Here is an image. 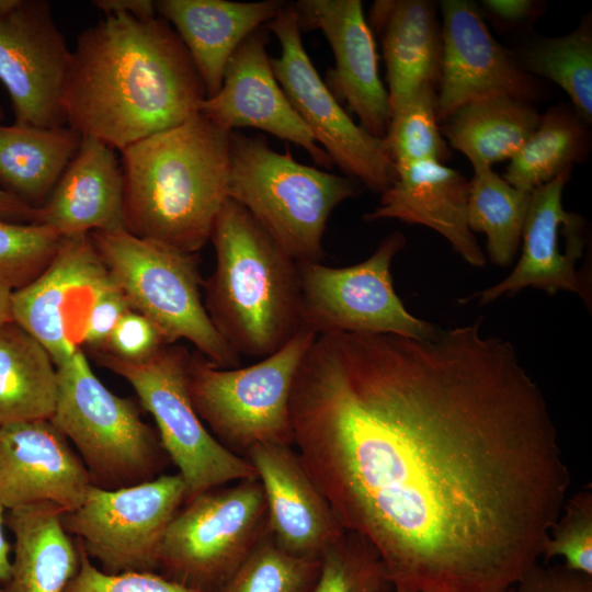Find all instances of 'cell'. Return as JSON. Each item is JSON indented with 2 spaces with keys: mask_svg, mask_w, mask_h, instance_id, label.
<instances>
[{
  "mask_svg": "<svg viewBox=\"0 0 592 592\" xmlns=\"http://www.w3.org/2000/svg\"><path fill=\"white\" fill-rule=\"evenodd\" d=\"M590 125L572 105L559 103L540 115L534 133L509 160L502 175L516 189L533 192L589 156Z\"/></svg>",
  "mask_w": 592,
  "mask_h": 592,
  "instance_id": "obj_30",
  "label": "cell"
},
{
  "mask_svg": "<svg viewBox=\"0 0 592 592\" xmlns=\"http://www.w3.org/2000/svg\"><path fill=\"white\" fill-rule=\"evenodd\" d=\"M64 510L49 502L8 510L14 535L11 574L4 592H64L80 567V553L66 532Z\"/></svg>",
  "mask_w": 592,
  "mask_h": 592,
  "instance_id": "obj_26",
  "label": "cell"
},
{
  "mask_svg": "<svg viewBox=\"0 0 592 592\" xmlns=\"http://www.w3.org/2000/svg\"><path fill=\"white\" fill-rule=\"evenodd\" d=\"M132 308L121 288L115 284L96 300L88 322L83 346L100 350L122 317Z\"/></svg>",
  "mask_w": 592,
  "mask_h": 592,
  "instance_id": "obj_41",
  "label": "cell"
},
{
  "mask_svg": "<svg viewBox=\"0 0 592 592\" xmlns=\"http://www.w3.org/2000/svg\"><path fill=\"white\" fill-rule=\"evenodd\" d=\"M263 27L282 47L281 56L271 58L274 76L317 144L345 177L373 192L388 190L397 171L384 139L356 124L322 81L303 44L292 2Z\"/></svg>",
  "mask_w": 592,
  "mask_h": 592,
  "instance_id": "obj_13",
  "label": "cell"
},
{
  "mask_svg": "<svg viewBox=\"0 0 592 592\" xmlns=\"http://www.w3.org/2000/svg\"><path fill=\"white\" fill-rule=\"evenodd\" d=\"M82 135L68 125H0V187L33 208L47 201Z\"/></svg>",
  "mask_w": 592,
  "mask_h": 592,
  "instance_id": "obj_27",
  "label": "cell"
},
{
  "mask_svg": "<svg viewBox=\"0 0 592 592\" xmlns=\"http://www.w3.org/2000/svg\"><path fill=\"white\" fill-rule=\"evenodd\" d=\"M482 8L496 20L517 23L535 13V2L530 0H483Z\"/></svg>",
  "mask_w": 592,
  "mask_h": 592,
  "instance_id": "obj_42",
  "label": "cell"
},
{
  "mask_svg": "<svg viewBox=\"0 0 592 592\" xmlns=\"http://www.w3.org/2000/svg\"><path fill=\"white\" fill-rule=\"evenodd\" d=\"M514 592H592V576L536 562L514 584Z\"/></svg>",
  "mask_w": 592,
  "mask_h": 592,
  "instance_id": "obj_40",
  "label": "cell"
},
{
  "mask_svg": "<svg viewBox=\"0 0 592 592\" xmlns=\"http://www.w3.org/2000/svg\"><path fill=\"white\" fill-rule=\"evenodd\" d=\"M531 76L544 77L559 86L574 110L592 121V27L590 15L572 32L543 38L519 61Z\"/></svg>",
  "mask_w": 592,
  "mask_h": 592,
  "instance_id": "obj_32",
  "label": "cell"
},
{
  "mask_svg": "<svg viewBox=\"0 0 592 592\" xmlns=\"http://www.w3.org/2000/svg\"><path fill=\"white\" fill-rule=\"evenodd\" d=\"M185 500L179 474L112 490L92 485L81 505L64 512L61 522L102 571L156 572L164 534Z\"/></svg>",
  "mask_w": 592,
  "mask_h": 592,
  "instance_id": "obj_12",
  "label": "cell"
},
{
  "mask_svg": "<svg viewBox=\"0 0 592 592\" xmlns=\"http://www.w3.org/2000/svg\"><path fill=\"white\" fill-rule=\"evenodd\" d=\"M406 242L400 231H394L369 258L345 267H331L322 262L298 263L301 328L316 334L435 338L440 330L407 310L394 288L391 262Z\"/></svg>",
  "mask_w": 592,
  "mask_h": 592,
  "instance_id": "obj_11",
  "label": "cell"
},
{
  "mask_svg": "<svg viewBox=\"0 0 592 592\" xmlns=\"http://www.w3.org/2000/svg\"><path fill=\"white\" fill-rule=\"evenodd\" d=\"M229 139V130L197 112L122 149L124 228L200 251L228 198Z\"/></svg>",
  "mask_w": 592,
  "mask_h": 592,
  "instance_id": "obj_3",
  "label": "cell"
},
{
  "mask_svg": "<svg viewBox=\"0 0 592 592\" xmlns=\"http://www.w3.org/2000/svg\"><path fill=\"white\" fill-rule=\"evenodd\" d=\"M481 326L430 340L317 334L294 378L296 452L394 592L514 587L567 500L544 394Z\"/></svg>",
  "mask_w": 592,
  "mask_h": 592,
  "instance_id": "obj_1",
  "label": "cell"
},
{
  "mask_svg": "<svg viewBox=\"0 0 592 592\" xmlns=\"http://www.w3.org/2000/svg\"><path fill=\"white\" fill-rule=\"evenodd\" d=\"M358 182L295 160L287 147L230 132L228 198L244 207L296 262H322L334 208L358 194Z\"/></svg>",
  "mask_w": 592,
  "mask_h": 592,
  "instance_id": "obj_5",
  "label": "cell"
},
{
  "mask_svg": "<svg viewBox=\"0 0 592 592\" xmlns=\"http://www.w3.org/2000/svg\"><path fill=\"white\" fill-rule=\"evenodd\" d=\"M391 592H394V591H391Z\"/></svg>",
  "mask_w": 592,
  "mask_h": 592,
  "instance_id": "obj_49",
  "label": "cell"
},
{
  "mask_svg": "<svg viewBox=\"0 0 592 592\" xmlns=\"http://www.w3.org/2000/svg\"><path fill=\"white\" fill-rule=\"evenodd\" d=\"M267 531L259 478L187 499L160 546L158 571L195 592H220Z\"/></svg>",
  "mask_w": 592,
  "mask_h": 592,
  "instance_id": "obj_10",
  "label": "cell"
},
{
  "mask_svg": "<svg viewBox=\"0 0 592 592\" xmlns=\"http://www.w3.org/2000/svg\"><path fill=\"white\" fill-rule=\"evenodd\" d=\"M1 592V591H0Z\"/></svg>",
  "mask_w": 592,
  "mask_h": 592,
  "instance_id": "obj_50",
  "label": "cell"
},
{
  "mask_svg": "<svg viewBox=\"0 0 592 592\" xmlns=\"http://www.w3.org/2000/svg\"><path fill=\"white\" fill-rule=\"evenodd\" d=\"M12 293L13 291L8 285L0 282V327L13 320Z\"/></svg>",
  "mask_w": 592,
  "mask_h": 592,
  "instance_id": "obj_46",
  "label": "cell"
},
{
  "mask_svg": "<svg viewBox=\"0 0 592 592\" xmlns=\"http://www.w3.org/2000/svg\"><path fill=\"white\" fill-rule=\"evenodd\" d=\"M37 210V224L61 237L124 228V179L116 150L82 136L73 158Z\"/></svg>",
  "mask_w": 592,
  "mask_h": 592,
  "instance_id": "obj_23",
  "label": "cell"
},
{
  "mask_svg": "<svg viewBox=\"0 0 592 592\" xmlns=\"http://www.w3.org/2000/svg\"><path fill=\"white\" fill-rule=\"evenodd\" d=\"M80 567L64 592H195L157 572L106 573L92 565L77 542Z\"/></svg>",
  "mask_w": 592,
  "mask_h": 592,
  "instance_id": "obj_38",
  "label": "cell"
},
{
  "mask_svg": "<svg viewBox=\"0 0 592 592\" xmlns=\"http://www.w3.org/2000/svg\"><path fill=\"white\" fill-rule=\"evenodd\" d=\"M0 118H1V111H0Z\"/></svg>",
  "mask_w": 592,
  "mask_h": 592,
  "instance_id": "obj_48",
  "label": "cell"
},
{
  "mask_svg": "<svg viewBox=\"0 0 592 592\" xmlns=\"http://www.w3.org/2000/svg\"><path fill=\"white\" fill-rule=\"evenodd\" d=\"M367 23L380 36L390 114L422 88L437 87L442 36L433 2L378 0Z\"/></svg>",
  "mask_w": 592,
  "mask_h": 592,
  "instance_id": "obj_25",
  "label": "cell"
},
{
  "mask_svg": "<svg viewBox=\"0 0 592 592\" xmlns=\"http://www.w3.org/2000/svg\"><path fill=\"white\" fill-rule=\"evenodd\" d=\"M57 367L44 346L15 321L0 327V426L49 420Z\"/></svg>",
  "mask_w": 592,
  "mask_h": 592,
  "instance_id": "obj_29",
  "label": "cell"
},
{
  "mask_svg": "<svg viewBox=\"0 0 592 592\" xmlns=\"http://www.w3.org/2000/svg\"><path fill=\"white\" fill-rule=\"evenodd\" d=\"M392 585L375 547L354 532L344 533L320 557L310 592H391Z\"/></svg>",
  "mask_w": 592,
  "mask_h": 592,
  "instance_id": "obj_34",
  "label": "cell"
},
{
  "mask_svg": "<svg viewBox=\"0 0 592 592\" xmlns=\"http://www.w3.org/2000/svg\"><path fill=\"white\" fill-rule=\"evenodd\" d=\"M206 99L183 42L162 18L104 15L71 50L66 125L117 151L181 124Z\"/></svg>",
  "mask_w": 592,
  "mask_h": 592,
  "instance_id": "obj_2",
  "label": "cell"
},
{
  "mask_svg": "<svg viewBox=\"0 0 592 592\" xmlns=\"http://www.w3.org/2000/svg\"><path fill=\"white\" fill-rule=\"evenodd\" d=\"M166 344L168 343L157 326L144 315L130 309L98 351L126 361H141Z\"/></svg>",
  "mask_w": 592,
  "mask_h": 592,
  "instance_id": "obj_39",
  "label": "cell"
},
{
  "mask_svg": "<svg viewBox=\"0 0 592 592\" xmlns=\"http://www.w3.org/2000/svg\"><path fill=\"white\" fill-rule=\"evenodd\" d=\"M93 353L102 366L130 384L153 417L160 444L185 483L186 500L230 481L258 478L247 458L225 447L198 417L189 391L186 349L166 344L141 361Z\"/></svg>",
  "mask_w": 592,
  "mask_h": 592,
  "instance_id": "obj_9",
  "label": "cell"
},
{
  "mask_svg": "<svg viewBox=\"0 0 592 592\" xmlns=\"http://www.w3.org/2000/svg\"><path fill=\"white\" fill-rule=\"evenodd\" d=\"M38 210L0 187V220L18 224H37Z\"/></svg>",
  "mask_w": 592,
  "mask_h": 592,
  "instance_id": "obj_44",
  "label": "cell"
},
{
  "mask_svg": "<svg viewBox=\"0 0 592 592\" xmlns=\"http://www.w3.org/2000/svg\"><path fill=\"white\" fill-rule=\"evenodd\" d=\"M317 334L306 328L280 350L247 367L224 368L196 352L189 391L210 433L243 456L255 444L293 445L289 399L298 366Z\"/></svg>",
  "mask_w": 592,
  "mask_h": 592,
  "instance_id": "obj_8",
  "label": "cell"
},
{
  "mask_svg": "<svg viewBox=\"0 0 592 592\" xmlns=\"http://www.w3.org/2000/svg\"><path fill=\"white\" fill-rule=\"evenodd\" d=\"M209 240L216 261L204 283L206 311L239 356L264 358L301 328L298 262L231 198L217 214Z\"/></svg>",
  "mask_w": 592,
  "mask_h": 592,
  "instance_id": "obj_4",
  "label": "cell"
},
{
  "mask_svg": "<svg viewBox=\"0 0 592 592\" xmlns=\"http://www.w3.org/2000/svg\"><path fill=\"white\" fill-rule=\"evenodd\" d=\"M285 1L158 0L157 13L174 29L204 83L215 95L238 46L271 21Z\"/></svg>",
  "mask_w": 592,
  "mask_h": 592,
  "instance_id": "obj_24",
  "label": "cell"
},
{
  "mask_svg": "<svg viewBox=\"0 0 592 592\" xmlns=\"http://www.w3.org/2000/svg\"><path fill=\"white\" fill-rule=\"evenodd\" d=\"M61 238L42 224L0 220V282L12 291L27 285L52 261Z\"/></svg>",
  "mask_w": 592,
  "mask_h": 592,
  "instance_id": "obj_36",
  "label": "cell"
},
{
  "mask_svg": "<svg viewBox=\"0 0 592 592\" xmlns=\"http://www.w3.org/2000/svg\"><path fill=\"white\" fill-rule=\"evenodd\" d=\"M114 281L90 234L61 238L42 273L12 293V318L55 365L82 350L91 311Z\"/></svg>",
  "mask_w": 592,
  "mask_h": 592,
  "instance_id": "obj_14",
  "label": "cell"
},
{
  "mask_svg": "<svg viewBox=\"0 0 592 592\" xmlns=\"http://www.w3.org/2000/svg\"><path fill=\"white\" fill-rule=\"evenodd\" d=\"M90 236L130 308L152 321L168 344L183 339L219 367L239 365L240 356L219 335L202 300L196 253L137 237L125 228Z\"/></svg>",
  "mask_w": 592,
  "mask_h": 592,
  "instance_id": "obj_6",
  "label": "cell"
},
{
  "mask_svg": "<svg viewBox=\"0 0 592 592\" xmlns=\"http://www.w3.org/2000/svg\"><path fill=\"white\" fill-rule=\"evenodd\" d=\"M531 193L514 187L492 168L474 171L469 180L468 226L486 235L487 252L497 265H509L516 254Z\"/></svg>",
  "mask_w": 592,
  "mask_h": 592,
  "instance_id": "obj_31",
  "label": "cell"
},
{
  "mask_svg": "<svg viewBox=\"0 0 592 592\" xmlns=\"http://www.w3.org/2000/svg\"><path fill=\"white\" fill-rule=\"evenodd\" d=\"M442 59L436 87V112L443 123L456 110L490 96H511L533 103L542 94L527 73L496 41L478 5L468 0H443Z\"/></svg>",
  "mask_w": 592,
  "mask_h": 592,
  "instance_id": "obj_16",
  "label": "cell"
},
{
  "mask_svg": "<svg viewBox=\"0 0 592 592\" xmlns=\"http://www.w3.org/2000/svg\"><path fill=\"white\" fill-rule=\"evenodd\" d=\"M92 4L107 14H129L138 19L156 18L155 1L151 0H94Z\"/></svg>",
  "mask_w": 592,
  "mask_h": 592,
  "instance_id": "obj_43",
  "label": "cell"
},
{
  "mask_svg": "<svg viewBox=\"0 0 592 592\" xmlns=\"http://www.w3.org/2000/svg\"><path fill=\"white\" fill-rule=\"evenodd\" d=\"M496 592H514V587H510L508 589L496 591Z\"/></svg>",
  "mask_w": 592,
  "mask_h": 592,
  "instance_id": "obj_47",
  "label": "cell"
},
{
  "mask_svg": "<svg viewBox=\"0 0 592 592\" xmlns=\"http://www.w3.org/2000/svg\"><path fill=\"white\" fill-rule=\"evenodd\" d=\"M395 168L426 160L443 162L449 149L436 112V87L422 88L392 112L383 138Z\"/></svg>",
  "mask_w": 592,
  "mask_h": 592,
  "instance_id": "obj_33",
  "label": "cell"
},
{
  "mask_svg": "<svg viewBox=\"0 0 592 592\" xmlns=\"http://www.w3.org/2000/svg\"><path fill=\"white\" fill-rule=\"evenodd\" d=\"M267 42L269 31L262 26L238 46L227 64L219 91L202 102L198 113L229 132L257 128L293 143L317 164L330 169V157L317 144L274 76Z\"/></svg>",
  "mask_w": 592,
  "mask_h": 592,
  "instance_id": "obj_19",
  "label": "cell"
},
{
  "mask_svg": "<svg viewBox=\"0 0 592 592\" xmlns=\"http://www.w3.org/2000/svg\"><path fill=\"white\" fill-rule=\"evenodd\" d=\"M292 4L300 31H321L332 49L335 65L325 82L329 90L357 116L361 127L383 139L389 124V100L362 1L299 0Z\"/></svg>",
  "mask_w": 592,
  "mask_h": 592,
  "instance_id": "obj_18",
  "label": "cell"
},
{
  "mask_svg": "<svg viewBox=\"0 0 592 592\" xmlns=\"http://www.w3.org/2000/svg\"><path fill=\"white\" fill-rule=\"evenodd\" d=\"M572 168L531 193L522 232V253L516 266L500 283L462 301L479 298L486 305L512 296L526 287L555 295L559 291L578 294L587 305L591 295L584 277L577 271L585 246V220L562 205V192Z\"/></svg>",
  "mask_w": 592,
  "mask_h": 592,
  "instance_id": "obj_17",
  "label": "cell"
},
{
  "mask_svg": "<svg viewBox=\"0 0 592 592\" xmlns=\"http://www.w3.org/2000/svg\"><path fill=\"white\" fill-rule=\"evenodd\" d=\"M71 58L44 0H0V81L15 124L66 125L61 96Z\"/></svg>",
  "mask_w": 592,
  "mask_h": 592,
  "instance_id": "obj_15",
  "label": "cell"
},
{
  "mask_svg": "<svg viewBox=\"0 0 592 592\" xmlns=\"http://www.w3.org/2000/svg\"><path fill=\"white\" fill-rule=\"evenodd\" d=\"M56 367L57 398L49 420L75 445L92 485L112 490L158 477L163 448L134 401L95 376L83 350Z\"/></svg>",
  "mask_w": 592,
  "mask_h": 592,
  "instance_id": "obj_7",
  "label": "cell"
},
{
  "mask_svg": "<svg viewBox=\"0 0 592 592\" xmlns=\"http://www.w3.org/2000/svg\"><path fill=\"white\" fill-rule=\"evenodd\" d=\"M243 457L263 487L267 531L276 545L297 557L320 559L345 530L298 453L292 445L262 443L251 446Z\"/></svg>",
  "mask_w": 592,
  "mask_h": 592,
  "instance_id": "obj_21",
  "label": "cell"
},
{
  "mask_svg": "<svg viewBox=\"0 0 592 592\" xmlns=\"http://www.w3.org/2000/svg\"><path fill=\"white\" fill-rule=\"evenodd\" d=\"M91 486L80 456L50 420L0 426V502L5 510L49 502L70 512Z\"/></svg>",
  "mask_w": 592,
  "mask_h": 592,
  "instance_id": "obj_20",
  "label": "cell"
},
{
  "mask_svg": "<svg viewBox=\"0 0 592 592\" xmlns=\"http://www.w3.org/2000/svg\"><path fill=\"white\" fill-rule=\"evenodd\" d=\"M539 121L540 114L531 103L490 96L456 110L442 123L441 132L477 171L514 157Z\"/></svg>",
  "mask_w": 592,
  "mask_h": 592,
  "instance_id": "obj_28",
  "label": "cell"
},
{
  "mask_svg": "<svg viewBox=\"0 0 592 592\" xmlns=\"http://www.w3.org/2000/svg\"><path fill=\"white\" fill-rule=\"evenodd\" d=\"M320 559L291 555L266 531L220 592H310Z\"/></svg>",
  "mask_w": 592,
  "mask_h": 592,
  "instance_id": "obj_35",
  "label": "cell"
},
{
  "mask_svg": "<svg viewBox=\"0 0 592 592\" xmlns=\"http://www.w3.org/2000/svg\"><path fill=\"white\" fill-rule=\"evenodd\" d=\"M396 171V181L382 193L379 205L365 214L364 220L398 219L429 227L441 234L467 263L483 266L486 257L467 219L469 180L435 160Z\"/></svg>",
  "mask_w": 592,
  "mask_h": 592,
  "instance_id": "obj_22",
  "label": "cell"
},
{
  "mask_svg": "<svg viewBox=\"0 0 592 592\" xmlns=\"http://www.w3.org/2000/svg\"><path fill=\"white\" fill-rule=\"evenodd\" d=\"M5 508L0 502V582L5 583L11 574V559H10V551H11V545L9 544L4 531L3 525H5L4 514Z\"/></svg>",
  "mask_w": 592,
  "mask_h": 592,
  "instance_id": "obj_45",
  "label": "cell"
},
{
  "mask_svg": "<svg viewBox=\"0 0 592 592\" xmlns=\"http://www.w3.org/2000/svg\"><path fill=\"white\" fill-rule=\"evenodd\" d=\"M561 557L573 571L592 576V493L577 492L563 503L551 525L540 559Z\"/></svg>",
  "mask_w": 592,
  "mask_h": 592,
  "instance_id": "obj_37",
  "label": "cell"
}]
</instances>
